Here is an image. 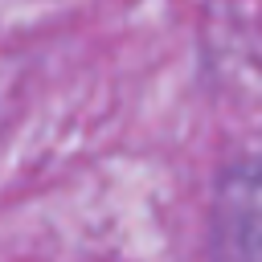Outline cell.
Instances as JSON below:
<instances>
[{
    "mask_svg": "<svg viewBox=\"0 0 262 262\" xmlns=\"http://www.w3.org/2000/svg\"><path fill=\"white\" fill-rule=\"evenodd\" d=\"M242 246L250 262H262V184L246 196V217H242Z\"/></svg>",
    "mask_w": 262,
    "mask_h": 262,
    "instance_id": "obj_1",
    "label": "cell"
}]
</instances>
